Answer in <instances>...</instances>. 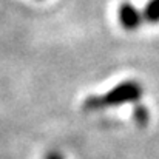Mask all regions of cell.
<instances>
[{
	"label": "cell",
	"mask_w": 159,
	"mask_h": 159,
	"mask_svg": "<svg viewBox=\"0 0 159 159\" xmlns=\"http://www.w3.org/2000/svg\"><path fill=\"white\" fill-rule=\"evenodd\" d=\"M144 93L142 85L134 80H122L111 90H108L102 94H91L85 98L82 102V108L85 111H99L105 108H113V107L125 105V104H136L141 101Z\"/></svg>",
	"instance_id": "cell-1"
},
{
	"label": "cell",
	"mask_w": 159,
	"mask_h": 159,
	"mask_svg": "<svg viewBox=\"0 0 159 159\" xmlns=\"http://www.w3.org/2000/svg\"><path fill=\"white\" fill-rule=\"evenodd\" d=\"M117 20L127 31L139 30L144 25H156L159 23V0H148L142 9L130 2H124L119 5Z\"/></svg>",
	"instance_id": "cell-2"
},
{
	"label": "cell",
	"mask_w": 159,
	"mask_h": 159,
	"mask_svg": "<svg viewBox=\"0 0 159 159\" xmlns=\"http://www.w3.org/2000/svg\"><path fill=\"white\" fill-rule=\"evenodd\" d=\"M133 119L139 124V125H147L148 119H150V111L148 108L144 105H136L133 108Z\"/></svg>",
	"instance_id": "cell-3"
},
{
	"label": "cell",
	"mask_w": 159,
	"mask_h": 159,
	"mask_svg": "<svg viewBox=\"0 0 159 159\" xmlns=\"http://www.w3.org/2000/svg\"><path fill=\"white\" fill-rule=\"evenodd\" d=\"M45 159H63V156L60 153H57V152H48Z\"/></svg>",
	"instance_id": "cell-4"
}]
</instances>
